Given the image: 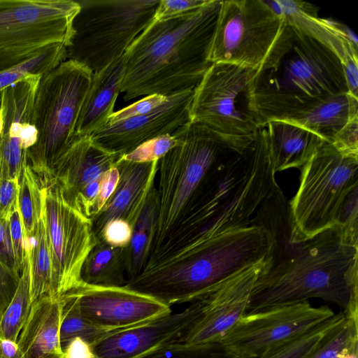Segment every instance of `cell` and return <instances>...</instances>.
<instances>
[{
	"mask_svg": "<svg viewBox=\"0 0 358 358\" xmlns=\"http://www.w3.org/2000/svg\"><path fill=\"white\" fill-rule=\"evenodd\" d=\"M338 358H358V341L345 349L339 354Z\"/></svg>",
	"mask_w": 358,
	"mask_h": 358,
	"instance_id": "f5cc1de1",
	"label": "cell"
},
{
	"mask_svg": "<svg viewBox=\"0 0 358 358\" xmlns=\"http://www.w3.org/2000/svg\"><path fill=\"white\" fill-rule=\"evenodd\" d=\"M348 91L338 57L285 23L249 86L250 108L260 127L285 120L334 94Z\"/></svg>",
	"mask_w": 358,
	"mask_h": 358,
	"instance_id": "7a4b0ae2",
	"label": "cell"
},
{
	"mask_svg": "<svg viewBox=\"0 0 358 358\" xmlns=\"http://www.w3.org/2000/svg\"><path fill=\"white\" fill-rule=\"evenodd\" d=\"M284 24L263 0L220 1L208 61L257 70Z\"/></svg>",
	"mask_w": 358,
	"mask_h": 358,
	"instance_id": "8fae6325",
	"label": "cell"
},
{
	"mask_svg": "<svg viewBox=\"0 0 358 358\" xmlns=\"http://www.w3.org/2000/svg\"><path fill=\"white\" fill-rule=\"evenodd\" d=\"M20 276L0 261V317L14 296Z\"/></svg>",
	"mask_w": 358,
	"mask_h": 358,
	"instance_id": "7dc6e473",
	"label": "cell"
},
{
	"mask_svg": "<svg viewBox=\"0 0 358 358\" xmlns=\"http://www.w3.org/2000/svg\"><path fill=\"white\" fill-rule=\"evenodd\" d=\"M265 127L217 170L199 208L163 259L220 234L250 226L251 216L278 184Z\"/></svg>",
	"mask_w": 358,
	"mask_h": 358,
	"instance_id": "8992f818",
	"label": "cell"
},
{
	"mask_svg": "<svg viewBox=\"0 0 358 358\" xmlns=\"http://www.w3.org/2000/svg\"><path fill=\"white\" fill-rule=\"evenodd\" d=\"M231 357L220 342L201 345L180 343L168 344L136 358H229Z\"/></svg>",
	"mask_w": 358,
	"mask_h": 358,
	"instance_id": "d590c367",
	"label": "cell"
},
{
	"mask_svg": "<svg viewBox=\"0 0 358 358\" xmlns=\"http://www.w3.org/2000/svg\"><path fill=\"white\" fill-rule=\"evenodd\" d=\"M131 226L125 220L116 219L108 222L98 240L115 247H127L131 240Z\"/></svg>",
	"mask_w": 358,
	"mask_h": 358,
	"instance_id": "b9f144b4",
	"label": "cell"
},
{
	"mask_svg": "<svg viewBox=\"0 0 358 358\" xmlns=\"http://www.w3.org/2000/svg\"><path fill=\"white\" fill-rule=\"evenodd\" d=\"M0 261L11 271L20 275L10 233L9 220L0 215Z\"/></svg>",
	"mask_w": 358,
	"mask_h": 358,
	"instance_id": "bcb514c9",
	"label": "cell"
},
{
	"mask_svg": "<svg viewBox=\"0 0 358 358\" xmlns=\"http://www.w3.org/2000/svg\"><path fill=\"white\" fill-rule=\"evenodd\" d=\"M358 248L342 241L334 227L307 241L276 271L259 275L245 314L321 299L358 318Z\"/></svg>",
	"mask_w": 358,
	"mask_h": 358,
	"instance_id": "277c9868",
	"label": "cell"
},
{
	"mask_svg": "<svg viewBox=\"0 0 358 358\" xmlns=\"http://www.w3.org/2000/svg\"><path fill=\"white\" fill-rule=\"evenodd\" d=\"M0 358H23L17 341L0 338Z\"/></svg>",
	"mask_w": 358,
	"mask_h": 358,
	"instance_id": "816d5d0a",
	"label": "cell"
},
{
	"mask_svg": "<svg viewBox=\"0 0 358 358\" xmlns=\"http://www.w3.org/2000/svg\"><path fill=\"white\" fill-rule=\"evenodd\" d=\"M61 299L63 308L59 338L62 350L76 337H80L94 345L104 338L124 330L97 326L85 320L79 310L76 299L71 294H66Z\"/></svg>",
	"mask_w": 358,
	"mask_h": 358,
	"instance_id": "4dcf8cb0",
	"label": "cell"
},
{
	"mask_svg": "<svg viewBox=\"0 0 358 358\" xmlns=\"http://www.w3.org/2000/svg\"><path fill=\"white\" fill-rule=\"evenodd\" d=\"M334 315L329 307H313L308 301L247 313L220 343L232 358H257Z\"/></svg>",
	"mask_w": 358,
	"mask_h": 358,
	"instance_id": "5bb4252c",
	"label": "cell"
},
{
	"mask_svg": "<svg viewBox=\"0 0 358 358\" xmlns=\"http://www.w3.org/2000/svg\"><path fill=\"white\" fill-rule=\"evenodd\" d=\"M271 245L264 229L250 225L189 245L145 268L126 286L170 307L191 303L227 278L266 262Z\"/></svg>",
	"mask_w": 358,
	"mask_h": 358,
	"instance_id": "5b68a950",
	"label": "cell"
},
{
	"mask_svg": "<svg viewBox=\"0 0 358 358\" xmlns=\"http://www.w3.org/2000/svg\"><path fill=\"white\" fill-rule=\"evenodd\" d=\"M126 52L103 69L92 73L91 85L76 130V137L90 136L106 125L124 77Z\"/></svg>",
	"mask_w": 358,
	"mask_h": 358,
	"instance_id": "603a6c76",
	"label": "cell"
},
{
	"mask_svg": "<svg viewBox=\"0 0 358 358\" xmlns=\"http://www.w3.org/2000/svg\"><path fill=\"white\" fill-rule=\"evenodd\" d=\"M300 171L298 191L289 200L296 243L336 227L348 194L358 187V158L325 143Z\"/></svg>",
	"mask_w": 358,
	"mask_h": 358,
	"instance_id": "9c48e42d",
	"label": "cell"
},
{
	"mask_svg": "<svg viewBox=\"0 0 358 358\" xmlns=\"http://www.w3.org/2000/svg\"><path fill=\"white\" fill-rule=\"evenodd\" d=\"M358 116V98L348 92L329 96L287 118L331 143L335 135L352 118Z\"/></svg>",
	"mask_w": 358,
	"mask_h": 358,
	"instance_id": "d4e9b609",
	"label": "cell"
},
{
	"mask_svg": "<svg viewBox=\"0 0 358 358\" xmlns=\"http://www.w3.org/2000/svg\"><path fill=\"white\" fill-rule=\"evenodd\" d=\"M159 1H78L80 10L73 22L67 59L82 64L92 73L103 69L124 55L151 23Z\"/></svg>",
	"mask_w": 358,
	"mask_h": 358,
	"instance_id": "ba28073f",
	"label": "cell"
},
{
	"mask_svg": "<svg viewBox=\"0 0 358 358\" xmlns=\"http://www.w3.org/2000/svg\"><path fill=\"white\" fill-rule=\"evenodd\" d=\"M255 71L234 64H211L194 90L191 122L230 137H255L262 128L250 103L249 86Z\"/></svg>",
	"mask_w": 358,
	"mask_h": 358,
	"instance_id": "7c38bea8",
	"label": "cell"
},
{
	"mask_svg": "<svg viewBox=\"0 0 358 358\" xmlns=\"http://www.w3.org/2000/svg\"><path fill=\"white\" fill-rule=\"evenodd\" d=\"M64 358H100L93 345L80 337L71 339L63 348Z\"/></svg>",
	"mask_w": 358,
	"mask_h": 358,
	"instance_id": "c3c4849f",
	"label": "cell"
},
{
	"mask_svg": "<svg viewBox=\"0 0 358 358\" xmlns=\"http://www.w3.org/2000/svg\"><path fill=\"white\" fill-rule=\"evenodd\" d=\"M345 317L342 312L335 314L313 329L266 350L257 358H306Z\"/></svg>",
	"mask_w": 358,
	"mask_h": 358,
	"instance_id": "d6a6232c",
	"label": "cell"
},
{
	"mask_svg": "<svg viewBox=\"0 0 358 358\" xmlns=\"http://www.w3.org/2000/svg\"><path fill=\"white\" fill-rule=\"evenodd\" d=\"M266 262L253 265L217 284L196 300L199 313L178 343H217L245 314L251 292Z\"/></svg>",
	"mask_w": 358,
	"mask_h": 358,
	"instance_id": "9a60e30c",
	"label": "cell"
},
{
	"mask_svg": "<svg viewBox=\"0 0 358 358\" xmlns=\"http://www.w3.org/2000/svg\"><path fill=\"white\" fill-rule=\"evenodd\" d=\"M68 294L75 296L85 320L106 328L127 329L172 312L171 307L161 301L126 285L104 287L83 282Z\"/></svg>",
	"mask_w": 358,
	"mask_h": 358,
	"instance_id": "2e32d148",
	"label": "cell"
},
{
	"mask_svg": "<svg viewBox=\"0 0 358 358\" xmlns=\"http://www.w3.org/2000/svg\"><path fill=\"white\" fill-rule=\"evenodd\" d=\"M19 185L18 210L27 248L30 249L31 241L42 214L43 192L39 180L28 163L23 169Z\"/></svg>",
	"mask_w": 358,
	"mask_h": 358,
	"instance_id": "1f68e13d",
	"label": "cell"
},
{
	"mask_svg": "<svg viewBox=\"0 0 358 358\" xmlns=\"http://www.w3.org/2000/svg\"><path fill=\"white\" fill-rule=\"evenodd\" d=\"M31 303L44 295H50L52 281V257L45 220L42 214L31 241Z\"/></svg>",
	"mask_w": 358,
	"mask_h": 358,
	"instance_id": "f1b7e54d",
	"label": "cell"
},
{
	"mask_svg": "<svg viewBox=\"0 0 358 358\" xmlns=\"http://www.w3.org/2000/svg\"><path fill=\"white\" fill-rule=\"evenodd\" d=\"M210 0H159L155 13V20H162L177 17L197 10Z\"/></svg>",
	"mask_w": 358,
	"mask_h": 358,
	"instance_id": "60d3db41",
	"label": "cell"
},
{
	"mask_svg": "<svg viewBox=\"0 0 358 358\" xmlns=\"http://www.w3.org/2000/svg\"><path fill=\"white\" fill-rule=\"evenodd\" d=\"M199 313L197 301L183 310L114 333L93 345L100 358H136L159 347L178 343Z\"/></svg>",
	"mask_w": 358,
	"mask_h": 358,
	"instance_id": "ac0fdd59",
	"label": "cell"
},
{
	"mask_svg": "<svg viewBox=\"0 0 358 358\" xmlns=\"http://www.w3.org/2000/svg\"><path fill=\"white\" fill-rule=\"evenodd\" d=\"M274 171L299 170L327 143L317 134L295 124L271 120L266 123Z\"/></svg>",
	"mask_w": 358,
	"mask_h": 358,
	"instance_id": "cb8c5ba5",
	"label": "cell"
},
{
	"mask_svg": "<svg viewBox=\"0 0 358 358\" xmlns=\"http://www.w3.org/2000/svg\"><path fill=\"white\" fill-rule=\"evenodd\" d=\"M194 90L171 95L151 112L106 124L90 137L104 150L122 157L150 139L173 134L191 122L189 110Z\"/></svg>",
	"mask_w": 358,
	"mask_h": 358,
	"instance_id": "e0dca14e",
	"label": "cell"
},
{
	"mask_svg": "<svg viewBox=\"0 0 358 358\" xmlns=\"http://www.w3.org/2000/svg\"><path fill=\"white\" fill-rule=\"evenodd\" d=\"M26 251L23 266L14 296L0 317V338L17 341L30 308L29 251Z\"/></svg>",
	"mask_w": 358,
	"mask_h": 358,
	"instance_id": "f546056e",
	"label": "cell"
},
{
	"mask_svg": "<svg viewBox=\"0 0 358 358\" xmlns=\"http://www.w3.org/2000/svg\"><path fill=\"white\" fill-rule=\"evenodd\" d=\"M326 24L338 36L358 51V39L355 33L346 24L330 18H324Z\"/></svg>",
	"mask_w": 358,
	"mask_h": 358,
	"instance_id": "f907efd6",
	"label": "cell"
},
{
	"mask_svg": "<svg viewBox=\"0 0 358 358\" xmlns=\"http://www.w3.org/2000/svg\"><path fill=\"white\" fill-rule=\"evenodd\" d=\"M155 182L156 180L149 189L144 205L132 227L130 242L126 247L128 281L138 276L144 270L149 258L157 220Z\"/></svg>",
	"mask_w": 358,
	"mask_h": 358,
	"instance_id": "83f0119b",
	"label": "cell"
},
{
	"mask_svg": "<svg viewBox=\"0 0 358 358\" xmlns=\"http://www.w3.org/2000/svg\"><path fill=\"white\" fill-rule=\"evenodd\" d=\"M52 257L50 296L61 299L83 284L81 270L97 239L90 218L71 207L55 184L42 187Z\"/></svg>",
	"mask_w": 358,
	"mask_h": 358,
	"instance_id": "4fadbf2b",
	"label": "cell"
},
{
	"mask_svg": "<svg viewBox=\"0 0 358 358\" xmlns=\"http://www.w3.org/2000/svg\"><path fill=\"white\" fill-rule=\"evenodd\" d=\"M3 122H4V120H3V108L0 104V135L1 134L3 129Z\"/></svg>",
	"mask_w": 358,
	"mask_h": 358,
	"instance_id": "db71d44e",
	"label": "cell"
},
{
	"mask_svg": "<svg viewBox=\"0 0 358 358\" xmlns=\"http://www.w3.org/2000/svg\"><path fill=\"white\" fill-rule=\"evenodd\" d=\"M92 78L86 66L66 59L40 80L32 111L37 139L27 150V162L42 187L49 185L53 165L77 138Z\"/></svg>",
	"mask_w": 358,
	"mask_h": 358,
	"instance_id": "52a82bcc",
	"label": "cell"
},
{
	"mask_svg": "<svg viewBox=\"0 0 358 358\" xmlns=\"http://www.w3.org/2000/svg\"><path fill=\"white\" fill-rule=\"evenodd\" d=\"M9 227L15 260L21 273L26 251L28 249L26 245L23 225L18 209L10 215Z\"/></svg>",
	"mask_w": 358,
	"mask_h": 358,
	"instance_id": "f6af8a7d",
	"label": "cell"
},
{
	"mask_svg": "<svg viewBox=\"0 0 358 358\" xmlns=\"http://www.w3.org/2000/svg\"><path fill=\"white\" fill-rule=\"evenodd\" d=\"M81 278L83 282L93 285H126V247H115L99 241L83 264Z\"/></svg>",
	"mask_w": 358,
	"mask_h": 358,
	"instance_id": "4316f807",
	"label": "cell"
},
{
	"mask_svg": "<svg viewBox=\"0 0 358 358\" xmlns=\"http://www.w3.org/2000/svg\"><path fill=\"white\" fill-rule=\"evenodd\" d=\"M63 301L44 295L34 301L17 340L23 358H64L59 331Z\"/></svg>",
	"mask_w": 358,
	"mask_h": 358,
	"instance_id": "7402d4cb",
	"label": "cell"
},
{
	"mask_svg": "<svg viewBox=\"0 0 358 358\" xmlns=\"http://www.w3.org/2000/svg\"><path fill=\"white\" fill-rule=\"evenodd\" d=\"M19 189L18 180H0V215L7 220L18 209Z\"/></svg>",
	"mask_w": 358,
	"mask_h": 358,
	"instance_id": "7bdbcfd3",
	"label": "cell"
},
{
	"mask_svg": "<svg viewBox=\"0 0 358 358\" xmlns=\"http://www.w3.org/2000/svg\"><path fill=\"white\" fill-rule=\"evenodd\" d=\"M358 341V318L345 317L329 330L306 358H338L345 349Z\"/></svg>",
	"mask_w": 358,
	"mask_h": 358,
	"instance_id": "e575fe53",
	"label": "cell"
},
{
	"mask_svg": "<svg viewBox=\"0 0 358 358\" xmlns=\"http://www.w3.org/2000/svg\"><path fill=\"white\" fill-rule=\"evenodd\" d=\"M229 358H232L231 357H229Z\"/></svg>",
	"mask_w": 358,
	"mask_h": 358,
	"instance_id": "9f6ffc18",
	"label": "cell"
},
{
	"mask_svg": "<svg viewBox=\"0 0 358 358\" xmlns=\"http://www.w3.org/2000/svg\"><path fill=\"white\" fill-rule=\"evenodd\" d=\"M177 144L173 134H164L150 139L122 157L135 162H152L159 160Z\"/></svg>",
	"mask_w": 358,
	"mask_h": 358,
	"instance_id": "74e56055",
	"label": "cell"
},
{
	"mask_svg": "<svg viewBox=\"0 0 358 358\" xmlns=\"http://www.w3.org/2000/svg\"><path fill=\"white\" fill-rule=\"evenodd\" d=\"M331 144L343 155L358 158V116L340 129Z\"/></svg>",
	"mask_w": 358,
	"mask_h": 358,
	"instance_id": "ab89813d",
	"label": "cell"
},
{
	"mask_svg": "<svg viewBox=\"0 0 358 358\" xmlns=\"http://www.w3.org/2000/svg\"><path fill=\"white\" fill-rule=\"evenodd\" d=\"M335 228L343 243L358 248V187L348 194Z\"/></svg>",
	"mask_w": 358,
	"mask_h": 358,
	"instance_id": "8d00e7d4",
	"label": "cell"
},
{
	"mask_svg": "<svg viewBox=\"0 0 358 358\" xmlns=\"http://www.w3.org/2000/svg\"><path fill=\"white\" fill-rule=\"evenodd\" d=\"M1 92L2 91L0 92V103H1Z\"/></svg>",
	"mask_w": 358,
	"mask_h": 358,
	"instance_id": "11a10c76",
	"label": "cell"
},
{
	"mask_svg": "<svg viewBox=\"0 0 358 358\" xmlns=\"http://www.w3.org/2000/svg\"><path fill=\"white\" fill-rule=\"evenodd\" d=\"M80 10L72 0H0V71L52 45L69 47Z\"/></svg>",
	"mask_w": 358,
	"mask_h": 358,
	"instance_id": "30bf717a",
	"label": "cell"
},
{
	"mask_svg": "<svg viewBox=\"0 0 358 358\" xmlns=\"http://www.w3.org/2000/svg\"><path fill=\"white\" fill-rule=\"evenodd\" d=\"M158 164L159 160L135 162L122 157L116 162L120 174L117 187L101 210L90 219L97 241L111 220L122 219L133 227L156 180Z\"/></svg>",
	"mask_w": 358,
	"mask_h": 358,
	"instance_id": "ffe728a7",
	"label": "cell"
},
{
	"mask_svg": "<svg viewBox=\"0 0 358 358\" xmlns=\"http://www.w3.org/2000/svg\"><path fill=\"white\" fill-rule=\"evenodd\" d=\"M342 65L348 91L358 98V59H350Z\"/></svg>",
	"mask_w": 358,
	"mask_h": 358,
	"instance_id": "681fc988",
	"label": "cell"
},
{
	"mask_svg": "<svg viewBox=\"0 0 358 358\" xmlns=\"http://www.w3.org/2000/svg\"><path fill=\"white\" fill-rule=\"evenodd\" d=\"M167 98L168 96L159 94L146 96L142 99L114 112L109 117L106 124H113L129 118L148 113L164 103Z\"/></svg>",
	"mask_w": 358,
	"mask_h": 358,
	"instance_id": "f35d334b",
	"label": "cell"
},
{
	"mask_svg": "<svg viewBox=\"0 0 358 358\" xmlns=\"http://www.w3.org/2000/svg\"><path fill=\"white\" fill-rule=\"evenodd\" d=\"M284 22L322 43L341 59L342 64L349 59H358V51L338 36L317 15L319 8L301 1L278 0Z\"/></svg>",
	"mask_w": 358,
	"mask_h": 358,
	"instance_id": "484cf974",
	"label": "cell"
},
{
	"mask_svg": "<svg viewBox=\"0 0 358 358\" xmlns=\"http://www.w3.org/2000/svg\"><path fill=\"white\" fill-rule=\"evenodd\" d=\"M66 59V47L57 44L23 63L0 71V92L29 75L43 76Z\"/></svg>",
	"mask_w": 358,
	"mask_h": 358,
	"instance_id": "836d02e7",
	"label": "cell"
},
{
	"mask_svg": "<svg viewBox=\"0 0 358 358\" xmlns=\"http://www.w3.org/2000/svg\"><path fill=\"white\" fill-rule=\"evenodd\" d=\"M173 135L177 144L159 160L157 220L145 268L162 257L196 212L220 166L255 138L224 136L192 122Z\"/></svg>",
	"mask_w": 358,
	"mask_h": 358,
	"instance_id": "3957f363",
	"label": "cell"
},
{
	"mask_svg": "<svg viewBox=\"0 0 358 358\" xmlns=\"http://www.w3.org/2000/svg\"><path fill=\"white\" fill-rule=\"evenodd\" d=\"M119 179V171L115 165L103 174L101 178L98 195L92 208L91 218L101 210L112 196L117 187Z\"/></svg>",
	"mask_w": 358,
	"mask_h": 358,
	"instance_id": "ee69618b",
	"label": "cell"
},
{
	"mask_svg": "<svg viewBox=\"0 0 358 358\" xmlns=\"http://www.w3.org/2000/svg\"><path fill=\"white\" fill-rule=\"evenodd\" d=\"M220 1L162 20H153L126 51L120 93L169 96L194 90L211 65L208 53Z\"/></svg>",
	"mask_w": 358,
	"mask_h": 358,
	"instance_id": "6da1fadb",
	"label": "cell"
},
{
	"mask_svg": "<svg viewBox=\"0 0 358 358\" xmlns=\"http://www.w3.org/2000/svg\"><path fill=\"white\" fill-rule=\"evenodd\" d=\"M120 157L96 145L89 136L78 137L53 165L49 185H57L64 200L74 208L80 192Z\"/></svg>",
	"mask_w": 358,
	"mask_h": 358,
	"instance_id": "d6986e66",
	"label": "cell"
},
{
	"mask_svg": "<svg viewBox=\"0 0 358 358\" xmlns=\"http://www.w3.org/2000/svg\"><path fill=\"white\" fill-rule=\"evenodd\" d=\"M264 229L269 235L271 248L259 275L276 271L292 259L305 243L294 241V220L289 200L278 185L259 205L250 224Z\"/></svg>",
	"mask_w": 358,
	"mask_h": 358,
	"instance_id": "44dd1931",
	"label": "cell"
}]
</instances>
